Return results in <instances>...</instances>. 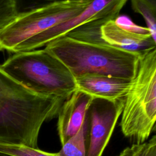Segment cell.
Listing matches in <instances>:
<instances>
[{"mask_svg": "<svg viewBox=\"0 0 156 156\" xmlns=\"http://www.w3.org/2000/svg\"><path fill=\"white\" fill-rule=\"evenodd\" d=\"M127 0H93L82 12L73 18L35 35L26 41L19 52L38 49L64 37L74 29L96 21L115 20Z\"/></svg>", "mask_w": 156, "mask_h": 156, "instance_id": "6", "label": "cell"}, {"mask_svg": "<svg viewBox=\"0 0 156 156\" xmlns=\"http://www.w3.org/2000/svg\"><path fill=\"white\" fill-rule=\"evenodd\" d=\"M0 156H13V155H9V154H5V153L0 152Z\"/></svg>", "mask_w": 156, "mask_h": 156, "instance_id": "19", "label": "cell"}, {"mask_svg": "<svg viewBox=\"0 0 156 156\" xmlns=\"http://www.w3.org/2000/svg\"><path fill=\"white\" fill-rule=\"evenodd\" d=\"M143 143L142 144V146H141V147L140 148V149L139 150V151L137 152V154H136V155H135V156H140V152H141V149H142V147H143Z\"/></svg>", "mask_w": 156, "mask_h": 156, "instance_id": "20", "label": "cell"}, {"mask_svg": "<svg viewBox=\"0 0 156 156\" xmlns=\"http://www.w3.org/2000/svg\"><path fill=\"white\" fill-rule=\"evenodd\" d=\"M141 144H133L132 146L125 148L117 156H135L137 152L141 147Z\"/></svg>", "mask_w": 156, "mask_h": 156, "instance_id": "18", "label": "cell"}, {"mask_svg": "<svg viewBox=\"0 0 156 156\" xmlns=\"http://www.w3.org/2000/svg\"><path fill=\"white\" fill-rule=\"evenodd\" d=\"M18 15L13 0H0V30Z\"/></svg>", "mask_w": 156, "mask_h": 156, "instance_id": "15", "label": "cell"}, {"mask_svg": "<svg viewBox=\"0 0 156 156\" xmlns=\"http://www.w3.org/2000/svg\"><path fill=\"white\" fill-rule=\"evenodd\" d=\"M120 126L123 135L141 144L155 130L156 48L140 55L137 71L124 98Z\"/></svg>", "mask_w": 156, "mask_h": 156, "instance_id": "4", "label": "cell"}, {"mask_svg": "<svg viewBox=\"0 0 156 156\" xmlns=\"http://www.w3.org/2000/svg\"><path fill=\"white\" fill-rule=\"evenodd\" d=\"M93 98L76 90L63 102L58 112L57 131L63 145L80 129Z\"/></svg>", "mask_w": 156, "mask_h": 156, "instance_id": "9", "label": "cell"}, {"mask_svg": "<svg viewBox=\"0 0 156 156\" xmlns=\"http://www.w3.org/2000/svg\"><path fill=\"white\" fill-rule=\"evenodd\" d=\"M124 98L115 101L93 98L87 111L89 127L87 156L102 155L121 116Z\"/></svg>", "mask_w": 156, "mask_h": 156, "instance_id": "7", "label": "cell"}, {"mask_svg": "<svg viewBox=\"0 0 156 156\" xmlns=\"http://www.w3.org/2000/svg\"><path fill=\"white\" fill-rule=\"evenodd\" d=\"M0 152L13 156H58L56 152L51 153L38 148L3 143H0Z\"/></svg>", "mask_w": 156, "mask_h": 156, "instance_id": "13", "label": "cell"}, {"mask_svg": "<svg viewBox=\"0 0 156 156\" xmlns=\"http://www.w3.org/2000/svg\"><path fill=\"white\" fill-rule=\"evenodd\" d=\"M1 66L16 81L42 96L66 99L77 90L68 68L45 48L15 53Z\"/></svg>", "mask_w": 156, "mask_h": 156, "instance_id": "3", "label": "cell"}, {"mask_svg": "<svg viewBox=\"0 0 156 156\" xmlns=\"http://www.w3.org/2000/svg\"><path fill=\"white\" fill-rule=\"evenodd\" d=\"M65 99L35 93L9 76L0 91V143L38 148L42 125L57 115Z\"/></svg>", "mask_w": 156, "mask_h": 156, "instance_id": "1", "label": "cell"}, {"mask_svg": "<svg viewBox=\"0 0 156 156\" xmlns=\"http://www.w3.org/2000/svg\"><path fill=\"white\" fill-rule=\"evenodd\" d=\"M116 24L127 31L138 34H151L147 27H142L135 24L127 15H118L115 20Z\"/></svg>", "mask_w": 156, "mask_h": 156, "instance_id": "16", "label": "cell"}, {"mask_svg": "<svg viewBox=\"0 0 156 156\" xmlns=\"http://www.w3.org/2000/svg\"><path fill=\"white\" fill-rule=\"evenodd\" d=\"M88 128L87 114L78 132L69 138L56 152L58 156H87L86 138Z\"/></svg>", "mask_w": 156, "mask_h": 156, "instance_id": "11", "label": "cell"}, {"mask_svg": "<svg viewBox=\"0 0 156 156\" xmlns=\"http://www.w3.org/2000/svg\"><path fill=\"white\" fill-rule=\"evenodd\" d=\"M76 90L92 98L115 101L127 94L132 80L102 74H85L75 78Z\"/></svg>", "mask_w": 156, "mask_h": 156, "instance_id": "8", "label": "cell"}, {"mask_svg": "<svg viewBox=\"0 0 156 156\" xmlns=\"http://www.w3.org/2000/svg\"><path fill=\"white\" fill-rule=\"evenodd\" d=\"M101 39L107 44L141 55L156 48V41L151 34H138L123 29L114 20L103 24L100 29Z\"/></svg>", "mask_w": 156, "mask_h": 156, "instance_id": "10", "label": "cell"}, {"mask_svg": "<svg viewBox=\"0 0 156 156\" xmlns=\"http://www.w3.org/2000/svg\"><path fill=\"white\" fill-rule=\"evenodd\" d=\"M75 0H13L18 14L27 12L55 2Z\"/></svg>", "mask_w": 156, "mask_h": 156, "instance_id": "14", "label": "cell"}, {"mask_svg": "<svg viewBox=\"0 0 156 156\" xmlns=\"http://www.w3.org/2000/svg\"><path fill=\"white\" fill-rule=\"evenodd\" d=\"M133 10L146 21L152 38L156 41V0H130Z\"/></svg>", "mask_w": 156, "mask_h": 156, "instance_id": "12", "label": "cell"}, {"mask_svg": "<svg viewBox=\"0 0 156 156\" xmlns=\"http://www.w3.org/2000/svg\"><path fill=\"white\" fill-rule=\"evenodd\" d=\"M140 156H156V136L154 135L143 143Z\"/></svg>", "mask_w": 156, "mask_h": 156, "instance_id": "17", "label": "cell"}, {"mask_svg": "<svg viewBox=\"0 0 156 156\" xmlns=\"http://www.w3.org/2000/svg\"><path fill=\"white\" fill-rule=\"evenodd\" d=\"M70 71L74 78L102 74L133 80L141 54L107 43L79 41L64 36L45 46Z\"/></svg>", "mask_w": 156, "mask_h": 156, "instance_id": "2", "label": "cell"}, {"mask_svg": "<svg viewBox=\"0 0 156 156\" xmlns=\"http://www.w3.org/2000/svg\"><path fill=\"white\" fill-rule=\"evenodd\" d=\"M93 0L66 1L16 15L0 30V51L17 53L28 40L76 16Z\"/></svg>", "mask_w": 156, "mask_h": 156, "instance_id": "5", "label": "cell"}]
</instances>
